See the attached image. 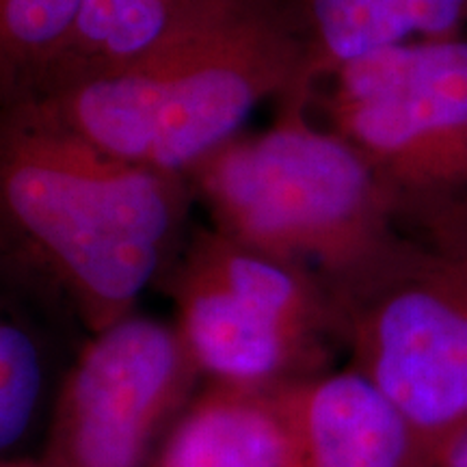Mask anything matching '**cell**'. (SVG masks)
<instances>
[{"mask_svg": "<svg viewBox=\"0 0 467 467\" xmlns=\"http://www.w3.org/2000/svg\"><path fill=\"white\" fill-rule=\"evenodd\" d=\"M186 175L121 159L28 104L0 113L5 230L46 268L91 334L130 317L182 249Z\"/></svg>", "mask_w": 467, "mask_h": 467, "instance_id": "6da1fadb", "label": "cell"}, {"mask_svg": "<svg viewBox=\"0 0 467 467\" xmlns=\"http://www.w3.org/2000/svg\"><path fill=\"white\" fill-rule=\"evenodd\" d=\"M203 377L173 323L130 317L91 334L69 366L46 467H150Z\"/></svg>", "mask_w": 467, "mask_h": 467, "instance_id": "52a82bcc", "label": "cell"}, {"mask_svg": "<svg viewBox=\"0 0 467 467\" xmlns=\"http://www.w3.org/2000/svg\"><path fill=\"white\" fill-rule=\"evenodd\" d=\"M244 3L247 0H83L67 48L25 100L148 61L219 25Z\"/></svg>", "mask_w": 467, "mask_h": 467, "instance_id": "9c48e42d", "label": "cell"}, {"mask_svg": "<svg viewBox=\"0 0 467 467\" xmlns=\"http://www.w3.org/2000/svg\"><path fill=\"white\" fill-rule=\"evenodd\" d=\"M173 327L203 381L282 388L331 368L340 318L307 273L213 225L169 266Z\"/></svg>", "mask_w": 467, "mask_h": 467, "instance_id": "5b68a950", "label": "cell"}, {"mask_svg": "<svg viewBox=\"0 0 467 467\" xmlns=\"http://www.w3.org/2000/svg\"><path fill=\"white\" fill-rule=\"evenodd\" d=\"M44 388L37 342L22 325H0V448L9 452L31 429Z\"/></svg>", "mask_w": 467, "mask_h": 467, "instance_id": "4fadbf2b", "label": "cell"}, {"mask_svg": "<svg viewBox=\"0 0 467 467\" xmlns=\"http://www.w3.org/2000/svg\"><path fill=\"white\" fill-rule=\"evenodd\" d=\"M433 467H467V426L441 448Z\"/></svg>", "mask_w": 467, "mask_h": 467, "instance_id": "5bb4252c", "label": "cell"}, {"mask_svg": "<svg viewBox=\"0 0 467 467\" xmlns=\"http://www.w3.org/2000/svg\"><path fill=\"white\" fill-rule=\"evenodd\" d=\"M299 89L314 91L282 7L247 0L148 61L20 102L110 154L186 175L241 134L262 102Z\"/></svg>", "mask_w": 467, "mask_h": 467, "instance_id": "3957f363", "label": "cell"}, {"mask_svg": "<svg viewBox=\"0 0 467 467\" xmlns=\"http://www.w3.org/2000/svg\"><path fill=\"white\" fill-rule=\"evenodd\" d=\"M3 467H46L44 461L35 463V461H9V463H3Z\"/></svg>", "mask_w": 467, "mask_h": 467, "instance_id": "9a60e30c", "label": "cell"}, {"mask_svg": "<svg viewBox=\"0 0 467 467\" xmlns=\"http://www.w3.org/2000/svg\"><path fill=\"white\" fill-rule=\"evenodd\" d=\"M306 57L309 87L372 55L416 39L459 37L467 0H277Z\"/></svg>", "mask_w": 467, "mask_h": 467, "instance_id": "8fae6325", "label": "cell"}, {"mask_svg": "<svg viewBox=\"0 0 467 467\" xmlns=\"http://www.w3.org/2000/svg\"><path fill=\"white\" fill-rule=\"evenodd\" d=\"M306 467H426L402 411L358 368L282 385Z\"/></svg>", "mask_w": 467, "mask_h": 467, "instance_id": "ba28073f", "label": "cell"}, {"mask_svg": "<svg viewBox=\"0 0 467 467\" xmlns=\"http://www.w3.org/2000/svg\"><path fill=\"white\" fill-rule=\"evenodd\" d=\"M312 109L359 151L409 236H465L467 35L361 57L314 87Z\"/></svg>", "mask_w": 467, "mask_h": 467, "instance_id": "277c9868", "label": "cell"}, {"mask_svg": "<svg viewBox=\"0 0 467 467\" xmlns=\"http://www.w3.org/2000/svg\"><path fill=\"white\" fill-rule=\"evenodd\" d=\"M214 230L307 273L340 317L413 238L347 139L314 119L312 91L277 100L273 124L236 134L186 171Z\"/></svg>", "mask_w": 467, "mask_h": 467, "instance_id": "7a4b0ae2", "label": "cell"}, {"mask_svg": "<svg viewBox=\"0 0 467 467\" xmlns=\"http://www.w3.org/2000/svg\"><path fill=\"white\" fill-rule=\"evenodd\" d=\"M83 0H0V102L31 96L67 48Z\"/></svg>", "mask_w": 467, "mask_h": 467, "instance_id": "7c38bea8", "label": "cell"}, {"mask_svg": "<svg viewBox=\"0 0 467 467\" xmlns=\"http://www.w3.org/2000/svg\"><path fill=\"white\" fill-rule=\"evenodd\" d=\"M348 366L377 383L416 433L426 467L467 426V234L413 238L342 317Z\"/></svg>", "mask_w": 467, "mask_h": 467, "instance_id": "8992f818", "label": "cell"}, {"mask_svg": "<svg viewBox=\"0 0 467 467\" xmlns=\"http://www.w3.org/2000/svg\"><path fill=\"white\" fill-rule=\"evenodd\" d=\"M150 467H306L282 388L203 381Z\"/></svg>", "mask_w": 467, "mask_h": 467, "instance_id": "30bf717a", "label": "cell"}]
</instances>
